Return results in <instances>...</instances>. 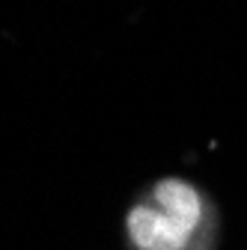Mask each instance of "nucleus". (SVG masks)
I'll return each instance as SVG.
<instances>
[{"label": "nucleus", "mask_w": 247, "mask_h": 250, "mask_svg": "<svg viewBox=\"0 0 247 250\" xmlns=\"http://www.w3.org/2000/svg\"><path fill=\"white\" fill-rule=\"evenodd\" d=\"M200 197L191 185L164 179L155 188V206H140L128 214L131 241L143 250H182L200 224Z\"/></svg>", "instance_id": "nucleus-1"}]
</instances>
